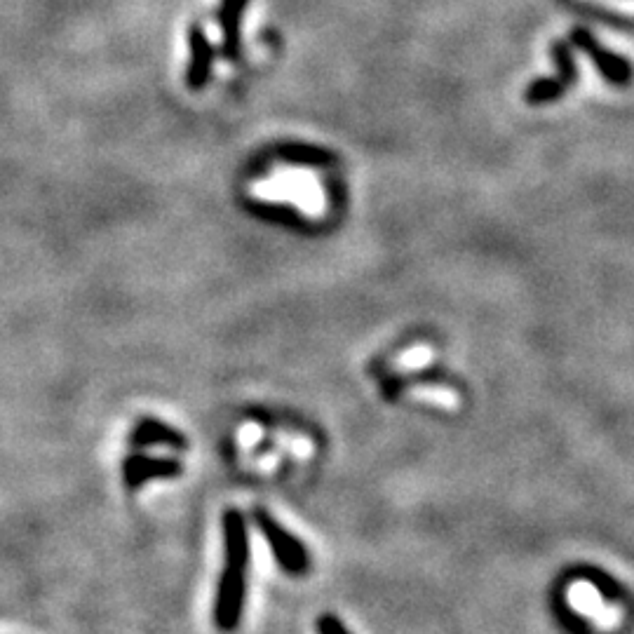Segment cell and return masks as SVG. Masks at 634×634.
<instances>
[{"label": "cell", "instance_id": "obj_6", "mask_svg": "<svg viewBox=\"0 0 634 634\" xmlns=\"http://www.w3.org/2000/svg\"><path fill=\"white\" fill-rule=\"evenodd\" d=\"M181 463L174 458H148V456H127L123 463V480L127 489H139L151 480H172L179 477Z\"/></svg>", "mask_w": 634, "mask_h": 634}, {"label": "cell", "instance_id": "obj_8", "mask_svg": "<svg viewBox=\"0 0 634 634\" xmlns=\"http://www.w3.org/2000/svg\"><path fill=\"white\" fill-rule=\"evenodd\" d=\"M132 444L134 447H151V444H160V447L172 449L188 447L184 435H181L179 430L170 428L163 421H155V418H144V421L132 430Z\"/></svg>", "mask_w": 634, "mask_h": 634}, {"label": "cell", "instance_id": "obj_3", "mask_svg": "<svg viewBox=\"0 0 634 634\" xmlns=\"http://www.w3.org/2000/svg\"><path fill=\"white\" fill-rule=\"evenodd\" d=\"M254 522L259 526L261 536L271 545L273 557L275 562L280 564V569L289 573V576H303L310 566V557L299 538L289 534L285 526H282L278 519L268 515L266 510H256Z\"/></svg>", "mask_w": 634, "mask_h": 634}, {"label": "cell", "instance_id": "obj_5", "mask_svg": "<svg viewBox=\"0 0 634 634\" xmlns=\"http://www.w3.org/2000/svg\"><path fill=\"white\" fill-rule=\"evenodd\" d=\"M571 43L578 45L583 52H588L590 59L595 62V66L599 69V73H602V76L609 80L613 87H630L632 85V80H634L632 64L627 62L625 57H620V55H616V52L606 50L604 45H599V40L592 36L588 29L576 26V29L571 31Z\"/></svg>", "mask_w": 634, "mask_h": 634}, {"label": "cell", "instance_id": "obj_10", "mask_svg": "<svg viewBox=\"0 0 634 634\" xmlns=\"http://www.w3.org/2000/svg\"><path fill=\"white\" fill-rule=\"evenodd\" d=\"M317 634H350L348 627L339 618L327 613V616L317 618Z\"/></svg>", "mask_w": 634, "mask_h": 634}, {"label": "cell", "instance_id": "obj_9", "mask_svg": "<svg viewBox=\"0 0 634 634\" xmlns=\"http://www.w3.org/2000/svg\"><path fill=\"white\" fill-rule=\"evenodd\" d=\"M247 8V0H221L219 26L224 33L226 57L238 59L240 55V19Z\"/></svg>", "mask_w": 634, "mask_h": 634}, {"label": "cell", "instance_id": "obj_1", "mask_svg": "<svg viewBox=\"0 0 634 634\" xmlns=\"http://www.w3.org/2000/svg\"><path fill=\"white\" fill-rule=\"evenodd\" d=\"M249 566V534L240 510L224 512V569H221L217 599H214V623L221 632L238 630L245 611Z\"/></svg>", "mask_w": 634, "mask_h": 634}, {"label": "cell", "instance_id": "obj_2", "mask_svg": "<svg viewBox=\"0 0 634 634\" xmlns=\"http://www.w3.org/2000/svg\"><path fill=\"white\" fill-rule=\"evenodd\" d=\"M566 604L583 620H590L597 632H616L625 620V611L620 604L606 602L602 592L590 580H573L566 588Z\"/></svg>", "mask_w": 634, "mask_h": 634}, {"label": "cell", "instance_id": "obj_7", "mask_svg": "<svg viewBox=\"0 0 634 634\" xmlns=\"http://www.w3.org/2000/svg\"><path fill=\"white\" fill-rule=\"evenodd\" d=\"M188 50H191V64H188L186 83L191 90H202L212 76L214 47L200 24H193L188 31Z\"/></svg>", "mask_w": 634, "mask_h": 634}, {"label": "cell", "instance_id": "obj_4", "mask_svg": "<svg viewBox=\"0 0 634 634\" xmlns=\"http://www.w3.org/2000/svg\"><path fill=\"white\" fill-rule=\"evenodd\" d=\"M552 59H555L559 73L555 78H538L536 83H531L524 90V101L529 106H543L557 101L562 94L569 90V87L576 85L578 80V69H576V59H573L571 43L566 40H557L550 50Z\"/></svg>", "mask_w": 634, "mask_h": 634}]
</instances>
